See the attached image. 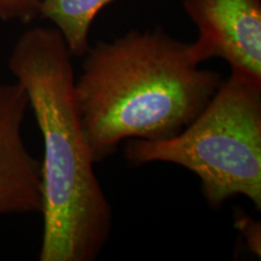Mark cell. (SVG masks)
Instances as JSON below:
<instances>
[{"mask_svg":"<svg viewBox=\"0 0 261 261\" xmlns=\"http://www.w3.org/2000/svg\"><path fill=\"white\" fill-rule=\"evenodd\" d=\"M201 69L190 42L161 27L98 41L84 55L74 96L91 158L102 162L129 139L175 137L200 115L223 83Z\"/></svg>","mask_w":261,"mask_h":261,"instance_id":"6da1fadb","label":"cell"},{"mask_svg":"<svg viewBox=\"0 0 261 261\" xmlns=\"http://www.w3.org/2000/svg\"><path fill=\"white\" fill-rule=\"evenodd\" d=\"M55 27L17 39L9 69L23 87L44 144L40 261H94L113 231V210L94 173L74 96V68Z\"/></svg>","mask_w":261,"mask_h":261,"instance_id":"7a4b0ae2","label":"cell"},{"mask_svg":"<svg viewBox=\"0 0 261 261\" xmlns=\"http://www.w3.org/2000/svg\"><path fill=\"white\" fill-rule=\"evenodd\" d=\"M130 165L167 162L197 175L212 208L233 196L261 208V79L231 70L187 128L165 140L129 139Z\"/></svg>","mask_w":261,"mask_h":261,"instance_id":"3957f363","label":"cell"},{"mask_svg":"<svg viewBox=\"0 0 261 261\" xmlns=\"http://www.w3.org/2000/svg\"><path fill=\"white\" fill-rule=\"evenodd\" d=\"M182 6L198 29L190 42L198 64L218 57L261 79V0H182Z\"/></svg>","mask_w":261,"mask_h":261,"instance_id":"277c9868","label":"cell"},{"mask_svg":"<svg viewBox=\"0 0 261 261\" xmlns=\"http://www.w3.org/2000/svg\"><path fill=\"white\" fill-rule=\"evenodd\" d=\"M28 107L17 81L0 84V215L41 212L40 162L22 137Z\"/></svg>","mask_w":261,"mask_h":261,"instance_id":"5b68a950","label":"cell"},{"mask_svg":"<svg viewBox=\"0 0 261 261\" xmlns=\"http://www.w3.org/2000/svg\"><path fill=\"white\" fill-rule=\"evenodd\" d=\"M114 0H46L40 17L50 21L67 42L71 56L89 50L90 31L97 15Z\"/></svg>","mask_w":261,"mask_h":261,"instance_id":"8992f818","label":"cell"},{"mask_svg":"<svg viewBox=\"0 0 261 261\" xmlns=\"http://www.w3.org/2000/svg\"><path fill=\"white\" fill-rule=\"evenodd\" d=\"M46 0H0V21H19L22 23L40 17Z\"/></svg>","mask_w":261,"mask_h":261,"instance_id":"52a82bcc","label":"cell"},{"mask_svg":"<svg viewBox=\"0 0 261 261\" xmlns=\"http://www.w3.org/2000/svg\"><path fill=\"white\" fill-rule=\"evenodd\" d=\"M236 228L246 240L248 247L255 255H261V227L259 221L254 220L250 215H236Z\"/></svg>","mask_w":261,"mask_h":261,"instance_id":"ba28073f","label":"cell"}]
</instances>
